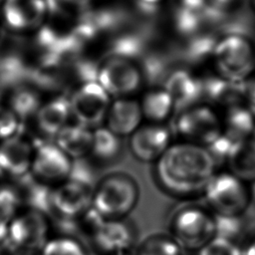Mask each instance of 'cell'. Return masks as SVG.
<instances>
[{
    "instance_id": "6da1fadb",
    "label": "cell",
    "mask_w": 255,
    "mask_h": 255,
    "mask_svg": "<svg viewBox=\"0 0 255 255\" xmlns=\"http://www.w3.org/2000/svg\"><path fill=\"white\" fill-rule=\"evenodd\" d=\"M215 165L204 146L186 141L171 143L153 163V179L162 193L187 199L203 193Z\"/></svg>"
},
{
    "instance_id": "7a4b0ae2",
    "label": "cell",
    "mask_w": 255,
    "mask_h": 255,
    "mask_svg": "<svg viewBox=\"0 0 255 255\" xmlns=\"http://www.w3.org/2000/svg\"><path fill=\"white\" fill-rule=\"evenodd\" d=\"M140 198V186L127 171H111L93 187L92 211L102 219H125L133 212Z\"/></svg>"
},
{
    "instance_id": "3957f363",
    "label": "cell",
    "mask_w": 255,
    "mask_h": 255,
    "mask_svg": "<svg viewBox=\"0 0 255 255\" xmlns=\"http://www.w3.org/2000/svg\"><path fill=\"white\" fill-rule=\"evenodd\" d=\"M167 233L183 251H198L216 236L215 216L200 204L185 202L168 217Z\"/></svg>"
},
{
    "instance_id": "277c9868",
    "label": "cell",
    "mask_w": 255,
    "mask_h": 255,
    "mask_svg": "<svg viewBox=\"0 0 255 255\" xmlns=\"http://www.w3.org/2000/svg\"><path fill=\"white\" fill-rule=\"evenodd\" d=\"M80 221L86 222L92 246L99 255H132L139 242L137 228L128 218L102 219L91 210Z\"/></svg>"
},
{
    "instance_id": "5b68a950",
    "label": "cell",
    "mask_w": 255,
    "mask_h": 255,
    "mask_svg": "<svg viewBox=\"0 0 255 255\" xmlns=\"http://www.w3.org/2000/svg\"><path fill=\"white\" fill-rule=\"evenodd\" d=\"M52 235L48 213L26 206L8 220L4 244L13 253H39Z\"/></svg>"
},
{
    "instance_id": "8992f818",
    "label": "cell",
    "mask_w": 255,
    "mask_h": 255,
    "mask_svg": "<svg viewBox=\"0 0 255 255\" xmlns=\"http://www.w3.org/2000/svg\"><path fill=\"white\" fill-rule=\"evenodd\" d=\"M212 56L222 78L232 82H244L255 67L254 49L242 34L230 33L217 41Z\"/></svg>"
},
{
    "instance_id": "52a82bcc",
    "label": "cell",
    "mask_w": 255,
    "mask_h": 255,
    "mask_svg": "<svg viewBox=\"0 0 255 255\" xmlns=\"http://www.w3.org/2000/svg\"><path fill=\"white\" fill-rule=\"evenodd\" d=\"M93 187L71 176L50 189L49 210L62 220L80 221L92 210Z\"/></svg>"
},
{
    "instance_id": "ba28073f",
    "label": "cell",
    "mask_w": 255,
    "mask_h": 255,
    "mask_svg": "<svg viewBox=\"0 0 255 255\" xmlns=\"http://www.w3.org/2000/svg\"><path fill=\"white\" fill-rule=\"evenodd\" d=\"M97 82L111 96L130 98L143 83L137 62L107 56L99 63Z\"/></svg>"
},
{
    "instance_id": "9c48e42d",
    "label": "cell",
    "mask_w": 255,
    "mask_h": 255,
    "mask_svg": "<svg viewBox=\"0 0 255 255\" xmlns=\"http://www.w3.org/2000/svg\"><path fill=\"white\" fill-rule=\"evenodd\" d=\"M203 195L206 203L218 216H236L249 202V193L240 179L233 174H213L207 182Z\"/></svg>"
},
{
    "instance_id": "30bf717a",
    "label": "cell",
    "mask_w": 255,
    "mask_h": 255,
    "mask_svg": "<svg viewBox=\"0 0 255 255\" xmlns=\"http://www.w3.org/2000/svg\"><path fill=\"white\" fill-rule=\"evenodd\" d=\"M74 160L54 141H39L35 146L30 177L39 184L52 188L70 178Z\"/></svg>"
},
{
    "instance_id": "8fae6325",
    "label": "cell",
    "mask_w": 255,
    "mask_h": 255,
    "mask_svg": "<svg viewBox=\"0 0 255 255\" xmlns=\"http://www.w3.org/2000/svg\"><path fill=\"white\" fill-rule=\"evenodd\" d=\"M68 98L72 118L90 128H96L105 122L112 103V97L98 82L78 85Z\"/></svg>"
},
{
    "instance_id": "7c38bea8",
    "label": "cell",
    "mask_w": 255,
    "mask_h": 255,
    "mask_svg": "<svg viewBox=\"0 0 255 255\" xmlns=\"http://www.w3.org/2000/svg\"><path fill=\"white\" fill-rule=\"evenodd\" d=\"M174 129L186 142L206 146L221 134L220 123L214 112L199 105L179 111Z\"/></svg>"
},
{
    "instance_id": "4fadbf2b",
    "label": "cell",
    "mask_w": 255,
    "mask_h": 255,
    "mask_svg": "<svg viewBox=\"0 0 255 255\" xmlns=\"http://www.w3.org/2000/svg\"><path fill=\"white\" fill-rule=\"evenodd\" d=\"M47 17L46 0H5L0 5V25L13 34H34Z\"/></svg>"
},
{
    "instance_id": "5bb4252c",
    "label": "cell",
    "mask_w": 255,
    "mask_h": 255,
    "mask_svg": "<svg viewBox=\"0 0 255 255\" xmlns=\"http://www.w3.org/2000/svg\"><path fill=\"white\" fill-rule=\"evenodd\" d=\"M36 142L21 132L0 141V177L23 179L30 175Z\"/></svg>"
},
{
    "instance_id": "9a60e30c",
    "label": "cell",
    "mask_w": 255,
    "mask_h": 255,
    "mask_svg": "<svg viewBox=\"0 0 255 255\" xmlns=\"http://www.w3.org/2000/svg\"><path fill=\"white\" fill-rule=\"evenodd\" d=\"M170 145V131L162 124L140 126L129 135L128 140L130 154L143 163H154Z\"/></svg>"
},
{
    "instance_id": "2e32d148",
    "label": "cell",
    "mask_w": 255,
    "mask_h": 255,
    "mask_svg": "<svg viewBox=\"0 0 255 255\" xmlns=\"http://www.w3.org/2000/svg\"><path fill=\"white\" fill-rule=\"evenodd\" d=\"M162 86L171 97L175 110L182 111L195 106L202 98V81L186 69H172Z\"/></svg>"
},
{
    "instance_id": "e0dca14e",
    "label": "cell",
    "mask_w": 255,
    "mask_h": 255,
    "mask_svg": "<svg viewBox=\"0 0 255 255\" xmlns=\"http://www.w3.org/2000/svg\"><path fill=\"white\" fill-rule=\"evenodd\" d=\"M142 120L140 105L130 98L112 101L105 122L106 128L120 137L129 136L139 127Z\"/></svg>"
},
{
    "instance_id": "ac0fdd59",
    "label": "cell",
    "mask_w": 255,
    "mask_h": 255,
    "mask_svg": "<svg viewBox=\"0 0 255 255\" xmlns=\"http://www.w3.org/2000/svg\"><path fill=\"white\" fill-rule=\"evenodd\" d=\"M72 118L69 98L64 95L56 96L43 102L33 120L37 129L44 137H55Z\"/></svg>"
},
{
    "instance_id": "d6986e66",
    "label": "cell",
    "mask_w": 255,
    "mask_h": 255,
    "mask_svg": "<svg viewBox=\"0 0 255 255\" xmlns=\"http://www.w3.org/2000/svg\"><path fill=\"white\" fill-rule=\"evenodd\" d=\"M93 129L78 123H69L55 137L54 143L73 160L90 155Z\"/></svg>"
},
{
    "instance_id": "ffe728a7",
    "label": "cell",
    "mask_w": 255,
    "mask_h": 255,
    "mask_svg": "<svg viewBox=\"0 0 255 255\" xmlns=\"http://www.w3.org/2000/svg\"><path fill=\"white\" fill-rule=\"evenodd\" d=\"M202 97L219 105L237 107L245 100L246 83L232 82L224 78H208L202 81Z\"/></svg>"
},
{
    "instance_id": "44dd1931",
    "label": "cell",
    "mask_w": 255,
    "mask_h": 255,
    "mask_svg": "<svg viewBox=\"0 0 255 255\" xmlns=\"http://www.w3.org/2000/svg\"><path fill=\"white\" fill-rule=\"evenodd\" d=\"M43 104L40 91L28 83L9 89L5 105L21 121L33 119Z\"/></svg>"
},
{
    "instance_id": "7402d4cb",
    "label": "cell",
    "mask_w": 255,
    "mask_h": 255,
    "mask_svg": "<svg viewBox=\"0 0 255 255\" xmlns=\"http://www.w3.org/2000/svg\"><path fill=\"white\" fill-rule=\"evenodd\" d=\"M226 160L238 179L255 180V139L246 138L233 142Z\"/></svg>"
},
{
    "instance_id": "603a6c76",
    "label": "cell",
    "mask_w": 255,
    "mask_h": 255,
    "mask_svg": "<svg viewBox=\"0 0 255 255\" xmlns=\"http://www.w3.org/2000/svg\"><path fill=\"white\" fill-rule=\"evenodd\" d=\"M146 40L134 31H124L115 33L109 42L108 56H115L137 62L146 53Z\"/></svg>"
},
{
    "instance_id": "cb8c5ba5",
    "label": "cell",
    "mask_w": 255,
    "mask_h": 255,
    "mask_svg": "<svg viewBox=\"0 0 255 255\" xmlns=\"http://www.w3.org/2000/svg\"><path fill=\"white\" fill-rule=\"evenodd\" d=\"M142 118L152 124H162L175 111L173 101L163 88L149 90L139 103Z\"/></svg>"
},
{
    "instance_id": "d4e9b609",
    "label": "cell",
    "mask_w": 255,
    "mask_h": 255,
    "mask_svg": "<svg viewBox=\"0 0 255 255\" xmlns=\"http://www.w3.org/2000/svg\"><path fill=\"white\" fill-rule=\"evenodd\" d=\"M123 151L121 137L106 127L93 129V141L90 155L97 161L109 163L117 160Z\"/></svg>"
},
{
    "instance_id": "484cf974",
    "label": "cell",
    "mask_w": 255,
    "mask_h": 255,
    "mask_svg": "<svg viewBox=\"0 0 255 255\" xmlns=\"http://www.w3.org/2000/svg\"><path fill=\"white\" fill-rule=\"evenodd\" d=\"M132 255H184V251L167 232H160L139 241Z\"/></svg>"
},
{
    "instance_id": "4316f807",
    "label": "cell",
    "mask_w": 255,
    "mask_h": 255,
    "mask_svg": "<svg viewBox=\"0 0 255 255\" xmlns=\"http://www.w3.org/2000/svg\"><path fill=\"white\" fill-rule=\"evenodd\" d=\"M253 114L242 107L230 108L226 117V135L233 142L249 138L255 128Z\"/></svg>"
},
{
    "instance_id": "83f0119b",
    "label": "cell",
    "mask_w": 255,
    "mask_h": 255,
    "mask_svg": "<svg viewBox=\"0 0 255 255\" xmlns=\"http://www.w3.org/2000/svg\"><path fill=\"white\" fill-rule=\"evenodd\" d=\"M169 66L170 64L166 56L155 52L147 53L146 51V53L141 57L139 64L143 82L145 81L149 85L163 83L168 73L172 70L169 69Z\"/></svg>"
},
{
    "instance_id": "f1b7e54d",
    "label": "cell",
    "mask_w": 255,
    "mask_h": 255,
    "mask_svg": "<svg viewBox=\"0 0 255 255\" xmlns=\"http://www.w3.org/2000/svg\"><path fill=\"white\" fill-rule=\"evenodd\" d=\"M39 255H90L84 243L70 234L52 235Z\"/></svg>"
},
{
    "instance_id": "f546056e",
    "label": "cell",
    "mask_w": 255,
    "mask_h": 255,
    "mask_svg": "<svg viewBox=\"0 0 255 255\" xmlns=\"http://www.w3.org/2000/svg\"><path fill=\"white\" fill-rule=\"evenodd\" d=\"M27 206L25 190L10 181L0 183V214L9 220Z\"/></svg>"
},
{
    "instance_id": "4dcf8cb0",
    "label": "cell",
    "mask_w": 255,
    "mask_h": 255,
    "mask_svg": "<svg viewBox=\"0 0 255 255\" xmlns=\"http://www.w3.org/2000/svg\"><path fill=\"white\" fill-rule=\"evenodd\" d=\"M204 14L187 11L175 6L171 13V27L179 36L190 38L199 32L205 22Z\"/></svg>"
},
{
    "instance_id": "1f68e13d",
    "label": "cell",
    "mask_w": 255,
    "mask_h": 255,
    "mask_svg": "<svg viewBox=\"0 0 255 255\" xmlns=\"http://www.w3.org/2000/svg\"><path fill=\"white\" fill-rule=\"evenodd\" d=\"M216 43L213 36L199 32L187 39L182 56L188 62H199L205 57L212 55Z\"/></svg>"
},
{
    "instance_id": "d6a6232c",
    "label": "cell",
    "mask_w": 255,
    "mask_h": 255,
    "mask_svg": "<svg viewBox=\"0 0 255 255\" xmlns=\"http://www.w3.org/2000/svg\"><path fill=\"white\" fill-rule=\"evenodd\" d=\"M197 255H244V250L222 237L215 236L197 251Z\"/></svg>"
},
{
    "instance_id": "836d02e7",
    "label": "cell",
    "mask_w": 255,
    "mask_h": 255,
    "mask_svg": "<svg viewBox=\"0 0 255 255\" xmlns=\"http://www.w3.org/2000/svg\"><path fill=\"white\" fill-rule=\"evenodd\" d=\"M21 125L17 116L5 104L0 103V141L18 134Z\"/></svg>"
},
{
    "instance_id": "e575fe53",
    "label": "cell",
    "mask_w": 255,
    "mask_h": 255,
    "mask_svg": "<svg viewBox=\"0 0 255 255\" xmlns=\"http://www.w3.org/2000/svg\"><path fill=\"white\" fill-rule=\"evenodd\" d=\"M190 12L204 14L209 6V0H176V5Z\"/></svg>"
},
{
    "instance_id": "d590c367",
    "label": "cell",
    "mask_w": 255,
    "mask_h": 255,
    "mask_svg": "<svg viewBox=\"0 0 255 255\" xmlns=\"http://www.w3.org/2000/svg\"><path fill=\"white\" fill-rule=\"evenodd\" d=\"M245 100H247L249 104V111L255 115V81L246 83V97Z\"/></svg>"
},
{
    "instance_id": "8d00e7d4",
    "label": "cell",
    "mask_w": 255,
    "mask_h": 255,
    "mask_svg": "<svg viewBox=\"0 0 255 255\" xmlns=\"http://www.w3.org/2000/svg\"><path fill=\"white\" fill-rule=\"evenodd\" d=\"M137 7L144 12H152L157 8L164 0H134Z\"/></svg>"
},
{
    "instance_id": "74e56055",
    "label": "cell",
    "mask_w": 255,
    "mask_h": 255,
    "mask_svg": "<svg viewBox=\"0 0 255 255\" xmlns=\"http://www.w3.org/2000/svg\"><path fill=\"white\" fill-rule=\"evenodd\" d=\"M66 4L77 8V9H85L91 5V3L95 0H62Z\"/></svg>"
},
{
    "instance_id": "f35d334b",
    "label": "cell",
    "mask_w": 255,
    "mask_h": 255,
    "mask_svg": "<svg viewBox=\"0 0 255 255\" xmlns=\"http://www.w3.org/2000/svg\"><path fill=\"white\" fill-rule=\"evenodd\" d=\"M8 220L0 214V244H4L7 233Z\"/></svg>"
},
{
    "instance_id": "ab89813d",
    "label": "cell",
    "mask_w": 255,
    "mask_h": 255,
    "mask_svg": "<svg viewBox=\"0 0 255 255\" xmlns=\"http://www.w3.org/2000/svg\"><path fill=\"white\" fill-rule=\"evenodd\" d=\"M244 255H255V240L244 250Z\"/></svg>"
},
{
    "instance_id": "60d3db41",
    "label": "cell",
    "mask_w": 255,
    "mask_h": 255,
    "mask_svg": "<svg viewBox=\"0 0 255 255\" xmlns=\"http://www.w3.org/2000/svg\"><path fill=\"white\" fill-rule=\"evenodd\" d=\"M14 255H39L38 253H14Z\"/></svg>"
},
{
    "instance_id": "b9f144b4",
    "label": "cell",
    "mask_w": 255,
    "mask_h": 255,
    "mask_svg": "<svg viewBox=\"0 0 255 255\" xmlns=\"http://www.w3.org/2000/svg\"><path fill=\"white\" fill-rule=\"evenodd\" d=\"M4 1H5V0H0V5H1V4H2Z\"/></svg>"
},
{
    "instance_id": "7bdbcfd3",
    "label": "cell",
    "mask_w": 255,
    "mask_h": 255,
    "mask_svg": "<svg viewBox=\"0 0 255 255\" xmlns=\"http://www.w3.org/2000/svg\"><path fill=\"white\" fill-rule=\"evenodd\" d=\"M1 28H2V27H1V25H0V36H1Z\"/></svg>"
},
{
    "instance_id": "ee69618b",
    "label": "cell",
    "mask_w": 255,
    "mask_h": 255,
    "mask_svg": "<svg viewBox=\"0 0 255 255\" xmlns=\"http://www.w3.org/2000/svg\"><path fill=\"white\" fill-rule=\"evenodd\" d=\"M254 2H255V0H254Z\"/></svg>"
}]
</instances>
